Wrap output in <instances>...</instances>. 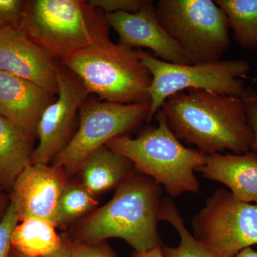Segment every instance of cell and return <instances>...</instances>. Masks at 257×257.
Segmentation results:
<instances>
[{
	"label": "cell",
	"mask_w": 257,
	"mask_h": 257,
	"mask_svg": "<svg viewBox=\"0 0 257 257\" xmlns=\"http://www.w3.org/2000/svg\"><path fill=\"white\" fill-rule=\"evenodd\" d=\"M161 110L178 140L206 155L251 151L253 134L241 97L187 89L170 96Z\"/></svg>",
	"instance_id": "cell-1"
},
{
	"label": "cell",
	"mask_w": 257,
	"mask_h": 257,
	"mask_svg": "<svg viewBox=\"0 0 257 257\" xmlns=\"http://www.w3.org/2000/svg\"><path fill=\"white\" fill-rule=\"evenodd\" d=\"M162 191L160 184L135 169L112 199L83 220L75 240L96 244L118 238L140 253L162 246L157 229Z\"/></svg>",
	"instance_id": "cell-2"
},
{
	"label": "cell",
	"mask_w": 257,
	"mask_h": 257,
	"mask_svg": "<svg viewBox=\"0 0 257 257\" xmlns=\"http://www.w3.org/2000/svg\"><path fill=\"white\" fill-rule=\"evenodd\" d=\"M19 28L60 62L111 40L104 13L84 0L24 1Z\"/></svg>",
	"instance_id": "cell-3"
},
{
	"label": "cell",
	"mask_w": 257,
	"mask_h": 257,
	"mask_svg": "<svg viewBox=\"0 0 257 257\" xmlns=\"http://www.w3.org/2000/svg\"><path fill=\"white\" fill-rule=\"evenodd\" d=\"M155 117L158 125L147 126L138 138L123 135L105 146L131 161L135 170L160 184L170 197L199 192L200 184L194 172L205 164L207 155L184 146L161 109Z\"/></svg>",
	"instance_id": "cell-4"
},
{
	"label": "cell",
	"mask_w": 257,
	"mask_h": 257,
	"mask_svg": "<svg viewBox=\"0 0 257 257\" xmlns=\"http://www.w3.org/2000/svg\"><path fill=\"white\" fill-rule=\"evenodd\" d=\"M98 99L117 104L150 100L152 74L139 56V50L111 40L78 51L61 61Z\"/></svg>",
	"instance_id": "cell-5"
},
{
	"label": "cell",
	"mask_w": 257,
	"mask_h": 257,
	"mask_svg": "<svg viewBox=\"0 0 257 257\" xmlns=\"http://www.w3.org/2000/svg\"><path fill=\"white\" fill-rule=\"evenodd\" d=\"M157 18L191 64L220 60L229 47L227 17L212 0H160Z\"/></svg>",
	"instance_id": "cell-6"
},
{
	"label": "cell",
	"mask_w": 257,
	"mask_h": 257,
	"mask_svg": "<svg viewBox=\"0 0 257 257\" xmlns=\"http://www.w3.org/2000/svg\"><path fill=\"white\" fill-rule=\"evenodd\" d=\"M139 56L152 77L148 89L151 102L149 121L170 96L187 89H202L220 95L242 97L246 89L241 79L246 78L251 69L245 60L175 64L164 62L142 50H139Z\"/></svg>",
	"instance_id": "cell-7"
},
{
	"label": "cell",
	"mask_w": 257,
	"mask_h": 257,
	"mask_svg": "<svg viewBox=\"0 0 257 257\" xmlns=\"http://www.w3.org/2000/svg\"><path fill=\"white\" fill-rule=\"evenodd\" d=\"M150 108V100L123 104L87 99L79 110L78 128L54 158L53 167L66 177L79 172L93 152L149 121Z\"/></svg>",
	"instance_id": "cell-8"
},
{
	"label": "cell",
	"mask_w": 257,
	"mask_h": 257,
	"mask_svg": "<svg viewBox=\"0 0 257 257\" xmlns=\"http://www.w3.org/2000/svg\"><path fill=\"white\" fill-rule=\"evenodd\" d=\"M193 236L221 257L257 245V205L219 188L193 217Z\"/></svg>",
	"instance_id": "cell-9"
},
{
	"label": "cell",
	"mask_w": 257,
	"mask_h": 257,
	"mask_svg": "<svg viewBox=\"0 0 257 257\" xmlns=\"http://www.w3.org/2000/svg\"><path fill=\"white\" fill-rule=\"evenodd\" d=\"M87 87L72 71L61 65L57 99L47 106L41 116L31 164L48 165L72 138L79 110L89 95Z\"/></svg>",
	"instance_id": "cell-10"
},
{
	"label": "cell",
	"mask_w": 257,
	"mask_h": 257,
	"mask_svg": "<svg viewBox=\"0 0 257 257\" xmlns=\"http://www.w3.org/2000/svg\"><path fill=\"white\" fill-rule=\"evenodd\" d=\"M66 175L56 167L31 164L20 174L10 193L20 221L30 218L56 224L57 207L64 187Z\"/></svg>",
	"instance_id": "cell-11"
},
{
	"label": "cell",
	"mask_w": 257,
	"mask_h": 257,
	"mask_svg": "<svg viewBox=\"0 0 257 257\" xmlns=\"http://www.w3.org/2000/svg\"><path fill=\"white\" fill-rule=\"evenodd\" d=\"M61 62L32 41L19 28L0 31V71L58 92Z\"/></svg>",
	"instance_id": "cell-12"
},
{
	"label": "cell",
	"mask_w": 257,
	"mask_h": 257,
	"mask_svg": "<svg viewBox=\"0 0 257 257\" xmlns=\"http://www.w3.org/2000/svg\"><path fill=\"white\" fill-rule=\"evenodd\" d=\"M106 23L126 46L150 49L164 62L175 64H192L177 42L162 28L157 18L154 2L146 4L138 13L104 14Z\"/></svg>",
	"instance_id": "cell-13"
},
{
	"label": "cell",
	"mask_w": 257,
	"mask_h": 257,
	"mask_svg": "<svg viewBox=\"0 0 257 257\" xmlns=\"http://www.w3.org/2000/svg\"><path fill=\"white\" fill-rule=\"evenodd\" d=\"M55 94L26 79L0 71V116L34 141L44 111Z\"/></svg>",
	"instance_id": "cell-14"
},
{
	"label": "cell",
	"mask_w": 257,
	"mask_h": 257,
	"mask_svg": "<svg viewBox=\"0 0 257 257\" xmlns=\"http://www.w3.org/2000/svg\"><path fill=\"white\" fill-rule=\"evenodd\" d=\"M205 178L224 184L236 199L257 205V153L207 155L198 169Z\"/></svg>",
	"instance_id": "cell-15"
},
{
	"label": "cell",
	"mask_w": 257,
	"mask_h": 257,
	"mask_svg": "<svg viewBox=\"0 0 257 257\" xmlns=\"http://www.w3.org/2000/svg\"><path fill=\"white\" fill-rule=\"evenodd\" d=\"M134 170L131 161L104 145L83 163L82 184L93 196L98 195L116 188Z\"/></svg>",
	"instance_id": "cell-16"
},
{
	"label": "cell",
	"mask_w": 257,
	"mask_h": 257,
	"mask_svg": "<svg viewBox=\"0 0 257 257\" xmlns=\"http://www.w3.org/2000/svg\"><path fill=\"white\" fill-rule=\"evenodd\" d=\"M32 143L0 116V187L9 194L19 176L31 165Z\"/></svg>",
	"instance_id": "cell-17"
},
{
	"label": "cell",
	"mask_w": 257,
	"mask_h": 257,
	"mask_svg": "<svg viewBox=\"0 0 257 257\" xmlns=\"http://www.w3.org/2000/svg\"><path fill=\"white\" fill-rule=\"evenodd\" d=\"M12 235V246L29 257L45 256L62 246L63 239L57 234L50 221L30 218L20 221Z\"/></svg>",
	"instance_id": "cell-18"
},
{
	"label": "cell",
	"mask_w": 257,
	"mask_h": 257,
	"mask_svg": "<svg viewBox=\"0 0 257 257\" xmlns=\"http://www.w3.org/2000/svg\"><path fill=\"white\" fill-rule=\"evenodd\" d=\"M227 17L235 41L243 50L257 49V0H215Z\"/></svg>",
	"instance_id": "cell-19"
},
{
	"label": "cell",
	"mask_w": 257,
	"mask_h": 257,
	"mask_svg": "<svg viewBox=\"0 0 257 257\" xmlns=\"http://www.w3.org/2000/svg\"><path fill=\"white\" fill-rule=\"evenodd\" d=\"M160 221L170 223L180 236V243L177 247H169L162 245L164 257H221L198 241L187 229L172 198H163L161 205Z\"/></svg>",
	"instance_id": "cell-20"
},
{
	"label": "cell",
	"mask_w": 257,
	"mask_h": 257,
	"mask_svg": "<svg viewBox=\"0 0 257 257\" xmlns=\"http://www.w3.org/2000/svg\"><path fill=\"white\" fill-rule=\"evenodd\" d=\"M97 202L82 184H66L57 207L56 224L65 225L92 211Z\"/></svg>",
	"instance_id": "cell-21"
},
{
	"label": "cell",
	"mask_w": 257,
	"mask_h": 257,
	"mask_svg": "<svg viewBox=\"0 0 257 257\" xmlns=\"http://www.w3.org/2000/svg\"><path fill=\"white\" fill-rule=\"evenodd\" d=\"M20 222L13 203L10 201L4 215L0 219V257H10L12 249V235Z\"/></svg>",
	"instance_id": "cell-22"
},
{
	"label": "cell",
	"mask_w": 257,
	"mask_h": 257,
	"mask_svg": "<svg viewBox=\"0 0 257 257\" xmlns=\"http://www.w3.org/2000/svg\"><path fill=\"white\" fill-rule=\"evenodd\" d=\"M64 240L72 257H116L111 248L104 242L89 244L77 240Z\"/></svg>",
	"instance_id": "cell-23"
},
{
	"label": "cell",
	"mask_w": 257,
	"mask_h": 257,
	"mask_svg": "<svg viewBox=\"0 0 257 257\" xmlns=\"http://www.w3.org/2000/svg\"><path fill=\"white\" fill-rule=\"evenodd\" d=\"M89 3L104 14L118 12L134 13L143 9L147 0H89Z\"/></svg>",
	"instance_id": "cell-24"
},
{
	"label": "cell",
	"mask_w": 257,
	"mask_h": 257,
	"mask_svg": "<svg viewBox=\"0 0 257 257\" xmlns=\"http://www.w3.org/2000/svg\"><path fill=\"white\" fill-rule=\"evenodd\" d=\"M23 0H0V31L19 28Z\"/></svg>",
	"instance_id": "cell-25"
},
{
	"label": "cell",
	"mask_w": 257,
	"mask_h": 257,
	"mask_svg": "<svg viewBox=\"0 0 257 257\" xmlns=\"http://www.w3.org/2000/svg\"><path fill=\"white\" fill-rule=\"evenodd\" d=\"M241 98L244 104L248 122L253 134L251 151L257 153V91L248 87Z\"/></svg>",
	"instance_id": "cell-26"
},
{
	"label": "cell",
	"mask_w": 257,
	"mask_h": 257,
	"mask_svg": "<svg viewBox=\"0 0 257 257\" xmlns=\"http://www.w3.org/2000/svg\"><path fill=\"white\" fill-rule=\"evenodd\" d=\"M10 202V194L0 187V219L4 215Z\"/></svg>",
	"instance_id": "cell-27"
},
{
	"label": "cell",
	"mask_w": 257,
	"mask_h": 257,
	"mask_svg": "<svg viewBox=\"0 0 257 257\" xmlns=\"http://www.w3.org/2000/svg\"><path fill=\"white\" fill-rule=\"evenodd\" d=\"M40 257H72L70 251H69L68 246L66 243L65 240L63 239V243L62 246L57 251L54 252L49 253V254L45 255V256Z\"/></svg>",
	"instance_id": "cell-28"
},
{
	"label": "cell",
	"mask_w": 257,
	"mask_h": 257,
	"mask_svg": "<svg viewBox=\"0 0 257 257\" xmlns=\"http://www.w3.org/2000/svg\"><path fill=\"white\" fill-rule=\"evenodd\" d=\"M162 246H157V247L153 248L150 251H146V252L140 253L133 251L132 257H164Z\"/></svg>",
	"instance_id": "cell-29"
},
{
	"label": "cell",
	"mask_w": 257,
	"mask_h": 257,
	"mask_svg": "<svg viewBox=\"0 0 257 257\" xmlns=\"http://www.w3.org/2000/svg\"><path fill=\"white\" fill-rule=\"evenodd\" d=\"M234 257H257V251L251 247L244 248Z\"/></svg>",
	"instance_id": "cell-30"
},
{
	"label": "cell",
	"mask_w": 257,
	"mask_h": 257,
	"mask_svg": "<svg viewBox=\"0 0 257 257\" xmlns=\"http://www.w3.org/2000/svg\"><path fill=\"white\" fill-rule=\"evenodd\" d=\"M10 257H29V256H25V255L22 254V253L18 252V251H16V250L14 249V248H13V249H12V251H11V254H10Z\"/></svg>",
	"instance_id": "cell-31"
}]
</instances>
